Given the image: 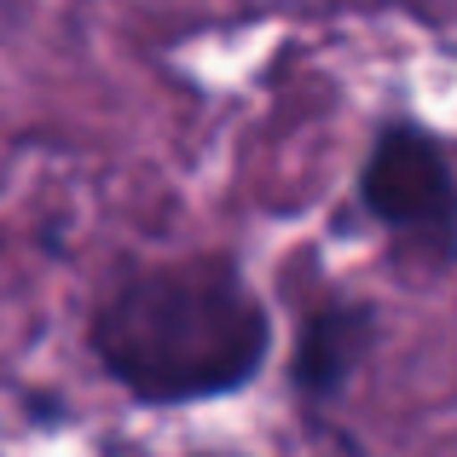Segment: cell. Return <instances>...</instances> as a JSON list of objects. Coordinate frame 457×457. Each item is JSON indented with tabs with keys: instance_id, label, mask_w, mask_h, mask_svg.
Returning <instances> with one entry per match:
<instances>
[{
	"instance_id": "1",
	"label": "cell",
	"mask_w": 457,
	"mask_h": 457,
	"mask_svg": "<svg viewBox=\"0 0 457 457\" xmlns=\"http://www.w3.org/2000/svg\"><path fill=\"white\" fill-rule=\"evenodd\" d=\"M272 307L226 249L128 261L81 319L93 370L139 411L237 400L272 359Z\"/></svg>"
},
{
	"instance_id": "2",
	"label": "cell",
	"mask_w": 457,
	"mask_h": 457,
	"mask_svg": "<svg viewBox=\"0 0 457 457\" xmlns=\"http://www.w3.org/2000/svg\"><path fill=\"white\" fill-rule=\"evenodd\" d=\"M353 203L400 261L435 272L457 267V162L423 116L394 111L370 128Z\"/></svg>"
},
{
	"instance_id": "3",
	"label": "cell",
	"mask_w": 457,
	"mask_h": 457,
	"mask_svg": "<svg viewBox=\"0 0 457 457\" xmlns=\"http://www.w3.org/2000/svg\"><path fill=\"white\" fill-rule=\"evenodd\" d=\"M377 342H382V312L365 295H319V302L302 307L290 359H284V382H290V400L307 428L324 423L353 394Z\"/></svg>"
}]
</instances>
